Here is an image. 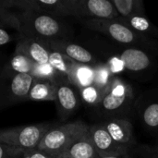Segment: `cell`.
Here are the masks:
<instances>
[{
	"label": "cell",
	"mask_w": 158,
	"mask_h": 158,
	"mask_svg": "<svg viewBox=\"0 0 158 158\" xmlns=\"http://www.w3.org/2000/svg\"><path fill=\"white\" fill-rule=\"evenodd\" d=\"M89 135L99 156L127 153V146L117 143L103 124L89 126Z\"/></svg>",
	"instance_id": "cell-11"
},
{
	"label": "cell",
	"mask_w": 158,
	"mask_h": 158,
	"mask_svg": "<svg viewBox=\"0 0 158 158\" xmlns=\"http://www.w3.org/2000/svg\"><path fill=\"white\" fill-rule=\"evenodd\" d=\"M112 3L121 18L143 16V2L142 0H112Z\"/></svg>",
	"instance_id": "cell-19"
},
{
	"label": "cell",
	"mask_w": 158,
	"mask_h": 158,
	"mask_svg": "<svg viewBox=\"0 0 158 158\" xmlns=\"http://www.w3.org/2000/svg\"><path fill=\"white\" fill-rule=\"evenodd\" d=\"M31 76L36 80L50 81L53 82H59V81H66L52 68V66L49 63L35 64L33 67V69L31 73Z\"/></svg>",
	"instance_id": "cell-23"
},
{
	"label": "cell",
	"mask_w": 158,
	"mask_h": 158,
	"mask_svg": "<svg viewBox=\"0 0 158 158\" xmlns=\"http://www.w3.org/2000/svg\"><path fill=\"white\" fill-rule=\"evenodd\" d=\"M59 156L69 158H98L99 156L89 135V130L72 142Z\"/></svg>",
	"instance_id": "cell-13"
},
{
	"label": "cell",
	"mask_w": 158,
	"mask_h": 158,
	"mask_svg": "<svg viewBox=\"0 0 158 158\" xmlns=\"http://www.w3.org/2000/svg\"><path fill=\"white\" fill-rule=\"evenodd\" d=\"M69 16L100 19H115L119 16L109 0H68Z\"/></svg>",
	"instance_id": "cell-5"
},
{
	"label": "cell",
	"mask_w": 158,
	"mask_h": 158,
	"mask_svg": "<svg viewBox=\"0 0 158 158\" xmlns=\"http://www.w3.org/2000/svg\"><path fill=\"white\" fill-rule=\"evenodd\" d=\"M52 127L51 123H39L0 130V143L22 150L36 148Z\"/></svg>",
	"instance_id": "cell-4"
},
{
	"label": "cell",
	"mask_w": 158,
	"mask_h": 158,
	"mask_svg": "<svg viewBox=\"0 0 158 158\" xmlns=\"http://www.w3.org/2000/svg\"><path fill=\"white\" fill-rule=\"evenodd\" d=\"M43 43L51 51L58 52L77 63L89 65L94 61L93 55L87 49L77 44L70 43L64 39L43 41Z\"/></svg>",
	"instance_id": "cell-10"
},
{
	"label": "cell",
	"mask_w": 158,
	"mask_h": 158,
	"mask_svg": "<svg viewBox=\"0 0 158 158\" xmlns=\"http://www.w3.org/2000/svg\"><path fill=\"white\" fill-rule=\"evenodd\" d=\"M23 158H56V156L39 149V148H32L24 150Z\"/></svg>",
	"instance_id": "cell-28"
},
{
	"label": "cell",
	"mask_w": 158,
	"mask_h": 158,
	"mask_svg": "<svg viewBox=\"0 0 158 158\" xmlns=\"http://www.w3.org/2000/svg\"><path fill=\"white\" fill-rule=\"evenodd\" d=\"M24 150L0 143V158H23Z\"/></svg>",
	"instance_id": "cell-27"
},
{
	"label": "cell",
	"mask_w": 158,
	"mask_h": 158,
	"mask_svg": "<svg viewBox=\"0 0 158 158\" xmlns=\"http://www.w3.org/2000/svg\"><path fill=\"white\" fill-rule=\"evenodd\" d=\"M84 25L92 31L102 32L113 40L125 44L138 42L140 34L122 22L118 18L115 19H87L83 20Z\"/></svg>",
	"instance_id": "cell-6"
},
{
	"label": "cell",
	"mask_w": 158,
	"mask_h": 158,
	"mask_svg": "<svg viewBox=\"0 0 158 158\" xmlns=\"http://www.w3.org/2000/svg\"><path fill=\"white\" fill-rule=\"evenodd\" d=\"M119 58L124 64L126 69L131 71H141L147 69L151 64L148 55L136 48H128L122 52Z\"/></svg>",
	"instance_id": "cell-15"
},
{
	"label": "cell",
	"mask_w": 158,
	"mask_h": 158,
	"mask_svg": "<svg viewBox=\"0 0 158 158\" xmlns=\"http://www.w3.org/2000/svg\"><path fill=\"white\" fill-rule=\"evenodd\" d=\"M14 7L20 11H32L54 18L69 16L68 0H15Z\"/></svg>",
	"instance_id": "cell-7"
},
{
	"label": "cell",
	"mask_w": 158,
	"mask_h": 158,
	"mask_svg": "<svg viewBox=\"0 0 158 158\" xmlns=\"http://www.w3.org/2000/svg\"><path fill=\"white\" fill-rule=\"evenodd\" d=\"M143 119L144 123L151 128L158 127V103L149 105L143 111Z\"/></svg>",
	"instance_id": "cell-26"
},
{
	"label": "cell",
	"mask_w": 158,
	"mask_h": 158,
	"mask_svg": "<svg viewBox=\"0 0 158 158\" xmlns=\"http://www.w3.org/2000/svg\"><path fill=\"white\" fill-rule=\"evenodd\" d=\"M98 158H128V156H127V153H122V154H112V155L99 156Z\"/></svg>",
	"instance_id": "cell-31"
},
{
	"label": "cell",
	"mask_w": 158,
	"mask_h": 158,
	"mask_svg": "<svg viewBox=\"0 0 158 158\" xmlns=\"http://www.w3.org/2000/svg\"><path fill=\"white\" fill-rule=\"evenodd\" d=\"M94 68V84L103 94L106 93L110 83L112 82V74L107 69L106 65H100Z\"/></svg>",
	"instance_id": "cell-24"
},
{
	"label": "cell",
	"mask_w": 158,
	"mask_h": 158,
	"mask_svg": "<svg viewBox=\"0 0 158 158\" xmlns=\"http://www.w3.org/2000/svg\"><path fill=\"white\" fill-rule=\"evenodd\" d=\"M56 158H69V157H65V156H56Z\"/></svg>",
	"instance_id": "cell-33"
},
{
	"label": "cell",
	"mask_w": 158,
	"mask_h": 158,
	"mask_svg": "<svg viewBox=\"0 0 158 158\" xmlns=\"http://www.w3.org/2000/svg\"><path fill=\"white\" fill-rule=\"evenodd\" d=\"M122 22L127 24L136 32H143L147 34L158 35V29H156L153 23L148 20L144 16H131L129 18H118Z\"/></svg>",
	"instance_id": "cell-20"
},
{
	"label": "cell",
	"mask_w": 158,
	"mask_h": 158,
	"mask_svg": "<svg viewBox=\"0 0 158 158\" xmlns=\"http://www.w3.org/2000/svg\"><path fill=\"white\" fill-rule=\"evenodd\" d=\"M14 52L23 54L35 64H45L48 63L51 50L43 41L19 34Z\"/></svg>",
	"instance_id": "cell-12"
},
{
	"label": "cell",
	"mask_w": 158,
	"mask_h": 158,
	"mask_svg": "<svg viewBox=\"0 0 158 158\" xmlns=\"http://www.w3.org/2000/svg\"><path fill=\"white\" fill-rule=\"evenodd\" d=\"M17 14L20 35L41 41L61 39L64 29L56 18L32 11H20Z\"/></svg>",
	"instance_id": "cell-2"
},
{
	"label": "cell",
	"mask_w": 158,
	"mask_h": 158,
	"mask_svg": "<svg viewBox=\"0 0 158 158\" xmlns=\"http://www.w3.org/2000/svg\"><path fill=\"white\" fill-rule=\"evenodd\" d=\"M80 93L82 100L90 106L99 105L104 95V94L94 85H91L86 88H83L80 90Z\"/></svg>",
	"instance_id": "cell-25"
},
{
	"label": "cell",
	"mask_w": 158,
	"mask_h": 158,
	"mask_svg": "<svg viewBox=\"0 0 158 158\" xmlns=\"http://www.w3.org/2000/svg\"><path fill=\"white\" fill-rule=\"evenodd\" d=\"M15 0H0V23L5 27H10L19 31V21L18 14L11 11L14 8Z\"/></svg>",
	"instance_id": "cell-21"
},
{
	"label": "cell",
	"mask_w": 158,
	"mask_h": 158,
	"mask_svg": "<svg viewBox=\"0 0 158 158\" xmlns=\"http://www.w3.org/2000/svg\"><path fill=\"white\" fill-rule=\"evenodd\" d=\"M153 158H158V150L155 153V155L153 156Z\"/></svg>",
	"instance_id": "cell-32"
},
{
	"label": "cell",
	"mask_w": 158,
	"mask_h": 158,
	"mask_svg": "<svg viewBox=\"0 0 158 158\" xmlns=\"http://www.w3.org/2000/svg\"><path fill=\"white\" fill-rule=\"evenodd\" d=\"M107 69H109L110 73L112 75L117 74V73H120L121 71H123L125 69L124 64L121 61V59L119 57H113L111 58L108 63L106 64Z\"/></svg>",
	"instance_id": "cell-29"
},
{
	"label": "cell",
	"mask_w": 158,
	"mask_h": 158,
	"mask_svg": "<svg viewBox=\"0 0 158 158\" xmlns=\"http://www.w3.org/2000/svg\"><path fill=\"white\" fill-rule=\"evenodd\" d=\"M74 62L75 61L71 60L68 56L58 52H56V51L50 52L48 63L64 80L68 81H69V77L70 75V72L72 70Z\"/></svg>",
	"instance_id": "cell-18"
},
{
	"label": "cell",
	"mask_w": 158,
	"mask_h": 158,
	"mask_svg": "<svg viewBox=\"0 0 158 158\" xmlns=\"http://www.w3.org/2000/svg\"><path fill=\"white\" fill-rule=\"evenodd\" d=\"M89 130L82 121H75L60 126H53L43 137L37 148L57 156L77 138L86 133Z\"/></svg>",
	"instance_id": "cell-3"
},
{
	"label": "cell",
	"mask_w": 158,
	"mask_h": 158,
	"mask_svg": "<svg viewBox=\"0 0 158 158\" xmlns=\"http://www.w3.org/2000/svg\"><path fill=\"white\" fill-rule=\"evenodd\" d=\"M6 28V27H5L3 24L0 23V45H4L7 43L11 42V41L17 39L16 36L9 33Z\"/></svg>",
	"instance_id": "cell-30"
},
{
	"label": "cell",
	"mask_w": 158,
	"mask_h": 158,
	"mask_svg": "<svg viewBox=\"0 0 158 158\" xmlns=\"http://www.w3.org/2000/svg\"><path fill=\"white\" fill-rule=\"evenodd\" d=\"M55 102L58 115L62 120L67 119V118L72 115L80 106L79 97L74 86L66 81L57 82Z\"/></svg>",
	"instance_id": "cell-9"
},
{
	"label": "cell",
	"mask_w": 158,
	"mask_h": 158,
	"mask_svg": "<svg viewBox=\"0 0 158 158\" xmlns=\"http://www.w3.org/2000/svg\"><path fill=\"white\" fill-rule=\"evenodd\" d=\"M94 68L90 65L74 62L72 70L69 77V82L79 90L94 84Z\"/></svg>",
	"instance_id": "cell-17"
},
{
	"label": "cell",
	"mask_w": 158,
	"mask_h": 158,
	"mask_svg": "<svg viewBox=\"0 0 158 158\" xmlns=\"http://www.w3.org/2000/svg\"><path fill=\"white\" fill-rule=\"evenodd\" d=\"M8 65L10 69L18 74L31 75L35 63L23 54L14 52L13 56L8 59Z\"/></svg>",
	"instance_id": "cell-22"
},
{
	"label": "cell",
	"mask_w": 158,
	"mask_h": 158,
	"mask_svg": "<svg viewBox=\"0 0 158 158\" xmlns=\"http://www.w3.org/2000/svg\"><path fill=\"white\" fill-rule=\"evenodd\" d=\"M131 90L123 81L115 78L104 94L100 106L106 111H116L121 108L131 98Z\"/></svg>",
	"instance_id": "cell-8"
},
{
	"label": "cell",
	"mask_w": 158,
	"mask_h": 158,
	"mask_svg": "<svg viewBox=\"0 0 158 158\" xmlns=\"http://www.w3.org/2000/svg\"><path fill=\"white\" fill-rule=\"evenodd\" d=\"M33 82L29 74L14 72L8 60L0 64V111L28 101V94Z\"/></svg>",
	"instance_id": "cell-1"
},
{
	"label": "cell",
	"mask_w": 158,
	"mask_h": 158,
	"mask_svg": "<svg viewBox=\"0 0 158 158\" xmlns=\"http://www.w3.org/2000/svg\"><path fill=\"white\" fill-rule=\"evenodd\" d=\"M57 82L33 79L28 94V101H55Z\"/></svg>",
	"instance_id": "cell-16"
},
{
	"label": "cell",
	"mask_w": 158,
	"mask_h": 158,
	"mask_svg": "<svg viewBox=\"0 0 158 158\" xmlns=\"http://www.w3.org/2000/svg\"><path fill=\"white\" fill-rule=\"evenodd\" d=\"M111 136L118 144L128 147L132 141V125L126 119H109L103 124Z\"/></svg>",
	"instance_id": "cell-14"
}]
</instances>
